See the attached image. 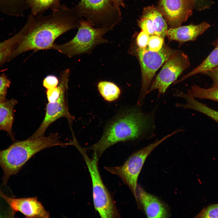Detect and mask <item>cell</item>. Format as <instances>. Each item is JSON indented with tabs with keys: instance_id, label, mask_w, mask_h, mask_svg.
I'll list each match as a JSON object with an SVG mask.
<instances>
[{
	"instance_id": "6da1fadb",
	"label": "cell",
	"mask_w": 218,
	"mask_h": 218,
	"mask_svg": "<svg viewBox=\"0 0 218 218\" xmlns=\"http://www.w3.org/2000/svg\"><path fill=\"white\" fill-rule=\"evenodd\" d=\"M52 10L47 15L31 14L29 16L21 30L19 41L5 62L28 51L51 49L55 41L60 35L79 27L81 18L73 8L60 5Z\"/></svg>"
},
{
	"instance_id": "7a4b0ae2",
	"label": "cell",
	"mask_w": 218,
	"mask_h": 218,
	"mask_svg": "<svg viewBox=\"0 0 218 218\" xmlns=\"http://www.w3.org/2000/svg\"><path fill=\"white\" fill-rule=\"evenodd\" d=\"M154 116L153 112L145 113L136 108L120 114L107 124L101 138L90 147L93 155L99 159L115 144L142 137L153 129Z\"/></svg>"
},
{
	"instance_id": "3957f363",
	"label": "cell",
	"mask_w": 218,
	"mask_h": 218,
	"mask_svg": "<svg viewBox=\"0 0 218 218\" xmlns=\"http://www.w3.org/2000/svg\"><path fill=\"white\" fill-rule=\"evenodd\" d=\"M55 146L65 147L66 143L61 141L58 134L51 133L34 139L15 142L7 148L0 150V166L5 185L10 177L16 174L33 156L45 149Z\"/></svg>"
},
{
	"instance_id": "277c9868",
	"label": "cell",
	"mask_w": 218,
	"mask_h": 218,
	"mask_svg": "<svg viewBox=\"0 0 218 218\" xmlns=\"http://www.w3.org/2000/svg\"><path fill=\"white\" fill-rule=\"evenodd\" d=\"M93 27L110 31L121 20L120 7L114 0H81L73 8Z\"/></svg>"
},
{
	"instance_id": "5b68a950",
	"label": "cell",
	"mask_w": 218,
	"mask_h": 218,
	"mask_svg": "<svg viewBox=\"0 0 218 218\" xmlns=\"http://www.w3.org/2000/svg\"><path fill=\"white\" fill-rule=\"evenodd\" d=\"M78 30L75 37L64 44H54L51 49L71 58L90 52L96 45L107 41L103 38L110 31L104 28L93 27L86 20L81 18Z\"/></svg>"
},
{
	"instance_id": "8992f818",
	"label": "cell",
	"mask_w": 218,
	"mask_h": 218,
	"mask_svg": "<svg viewBox=\"0 0 218 218\" xmlns=\"http://www.w3.org/2000/svg\"><path fill=\"white\" fill-rule=\"evenodd\" d=\"M176 130L160 139L133 153L122 165L105 167L107 171L118 176L130 189L138 203L137 196V181L139 175L147 157L159 145L166 140L177 133Z\"/></svg>"
},
{
	"instance_id": "52a82bcc",
	"label": "cell",
	"mask_w": 218,
	"mask_h": 218,
	"mask_svg": "<svg viewBox=\"0 0 218 218\" xmlns=\"http://www.w3.org/2000/svg\"><path fill=\"white\" fill-rule=\"evenodd\" d=\"M78 150L82 155L90 173L95 210L101 218L119 217L120 215L114 200L101 178L98 168L99 158L94 155L91 158L89 157L86 150L81 147Z\"/></svg>"
},
{
	"instance_id": "ba28073f",
	"label": "cell",
	"mask_w": 218,
	"mask_h": 218,
	"mask_svg": "<svg viewBox=\"0 0 218 218\" xmlns=\"http://www.w3.org/2000/svg\"><path fill=\"white\" fill-rule=\"evenodd\" d=\"M177 50L163 45L157 51L139 48L138 58L141 67L142 86L137 104L140 105L149 93L150 84L157 71Z\"/></svg>"
},
{
	"instance_id": "9c48e42d",
	"label": "cell",
	"mask_w": 218,
	"mask_h": 218,
	"mask_svg": "<svg viewBox=\"0 0 218 218\" xmlns=\"http://www.w3.org/2000/svg\"><path fill=\"white\" fill-rule=\"evenodd\" d=\"M190 65L187 56L183 52L177 51L165 62L150 86L149 93L157 89L159 94H164L169 86Z\"/></svg>"
},
{
	"instance_id": "30bf717a",
	"label": "cell",
	"mask_w": 218,
	"mask_h": 218,
	"mask_svg": "<svg viewBox=\"0 0 218 218\" xmlns=\"http://www.w3.org/2000/svg\"><path fill=\"white\" fill-rule=\"evenodd\" d=\"M195 8L193 0H159L158 7L170 28L181 26Z\"/></svg>"
},
{
	"instance_id": "8fae6325",
	"label": "cell",
	"mask_w": 218,
	"mask_h": 218,
	"mask_svg": "<svg viewBox=\"0 0 218 218\" xmlns=\"http://www.w3.org/2000/svg\"><path fill=\"white\" fill-rule=\"evenodd\" d=\"M68 81L69 79L65 81L58 99L54 102H48L47 104L43 120L39 127L29 138L34 139L44 136L48 127L60 118H66L70 123L73 121L74 117L69 112L66 100Z\"/></svg>"
},
{
	"instance_id": "7c38bea8",
	"label": "cell",
	"mask_w": 218,
	"mask_h": 218,
	"mask_svg": "<svg viewBox=\"0 0 218 218\" xmlns=\"http://www.w3.org/2000/svg\"><path fill=\"white\" fill-rule=\"evenodd\" d=\"M0 197L9 206L13 216L19 212L27 218L50 217L49 213L36 197L13 198L7 196L1 190L0 191Z\"/></svg>"
},
{
	"instance_id": "4fadbf2b",
	"label": "cell",
	"mask_w": 218,
	"mask_h": 218,
	"mask_svg": "<svg viewBox=\"0 0 218 218\" xmlns=\"http://www.w3.org/2000/svg\"><path fill=\"white\" fill-rule=\"evenodd\" d=\"M142 30L149 35H155L164 38L168 30L167 23L157 7L153 6L144 8L138 21Z\"/></svg>"
},
{
	"instance_id": "5bb4252c",
	"label": "cell",
	"mask_w": 218,
	"mask_h": 218,
	"mask_svg": "<svg viewBox=\"0 0 218 218\" xmlns=\"http://www.w3.org/2000/svg\"><path fill=\"white\" fill-rule=\"evenodd\" d=\"M137 204L143 209L148 218H167L169 216L167 206L156 197L150 194L141 187L137 189Z\"/></svg>"
},
{
	"instance_id": "9a60e30c",
	"label": "cell",
	"mask_w": 218,
	"mask_h": 218,
	"mask_svg": "<svg viewBox=\"0 0 218 218\" xmlns=\"http://www.w3.org/2000/svg\"><path fill=\"white\" fill-rule=\"evenodd\" d=\"M210 26L206 22L200 24L170 28L168 29L166 36L170 41L180 42L195 40L200 35L208 29Z\"/></svg>"
},
{
	"instance_id": "2e32d148",
	"label": "cell",
	"mask_w": 218,
	"mask_h": 218,
	"mask_svg": "<svg viewBox=\"0 0 218 218\" xmlns=\"http://www.w3.org/2000/svg\"><path fill=\"white\" fill-rule=\"evenodd\" d=\"M17 103L14 99L0 102V129L6 131L13 141L15 140L12 132L14 108Z\"/></svg>"
},
{
	"instance_id": "e0dca14e",
	"label": "cell",
	"mask_w": 218,
	"mask_h": 218,
	"mask_svg": "<svg viewBox=\"0 0 218 218\" xmlns=\"http://www.w3.org/2000/svg\"><path fill=\"white\" fill-rule=\"evenodd\" d=\"M178 97L184 98L187 102L184 104L177 103L175 104L177 107L198 111L207 116L218 123V111L195 100L188 94L180 91L178 94Z\"/></svg>"
},
{
	"instance_id": "ac0fdd59",
	"label": "cell",
	"mask_w": 218,
	"mask_h": 218,
	"mask_svg": "<svg viewBox=\"0 0 218 218\" xmlns=\"http://www.w3.org/2000/svg\"><path fill=\"white\" fill-rule=\"evenodd\" d=\"M212 44L214 48L207 57L197 67L179 80L176 81L175 83L180 82L198 73L203 74L218 65V38Z\"/></svg>"
},
{
	"instance_id": "d6986e66",
	"label": "cell",
	"mask_w": 218,
	"mask_h": 218,
	"mask_svg": "<svg viewBox=\"0 0 218 218\" xmlns=\"http://www.w3.org/2000/svg\"><path fill=\"white\" fill-rule=\"evenodd\" d=\"M187 94L194 98L207 99L218 102V88L212 87L205 88L194 84L188 90Z\"/></svg>"
},
{
	"instance_id": "ffe728a7",
	"label": "cell",
	"mask_w": 218,
	"mask_h": 218,
	"mask_svg": "<svg viewBox=\"0 0 218 218\" xmlns=\"http://www.w3.org/2000/svg\"><path fill=\"white\" fill-rule=\"evenodd\" d=\"M100 94L104 98L108 101H115L121 94L120 88L114 84L107 81H101L98 84Z\"/></svg>"
},
{
	"instance_id": "44dd1931",
	"label": "cell",
	"mask_w": 218,
	"mask_h": 218,
	"mask_svg": "<svg viewBox=\"0 0 218 218\" xmlns=\"http://www.w3.org/2000/svg\"><path fill=\"white\" fill-rule=\"evenodd\" d=\"M21 33L19 31L12 38L0 42V64H2L19 41Z\"/></svg>"
},
{
	"instance_id": "7402d4cb",
	"label": "cell",
	"mask_w": 218,
	"mask_h": 218,
	"mask_svg": "<svg viewBox=\"0 0 218 218\" xmlns=\"http://www.w3.org/2000/svg\"><path fill=\"white\" fill-rule=\"evenodd\" d=\"M56 0H28L29 8L31 14L37 15L41 14L48 9H51Z\"/></svg>"
},
{
	"instance_id": "603a6c76",
	"label": "cell",
	"mask_w": 218,
	"mask_h": 218,
	"mask_svg": "<svg viewBox=\"0 0 218 218\" xmlns=\"http://www.w3.org/2000/svg\"><path fill=\"white\" fill-rule=\"evenodd\" d=\"M197 218H218V203L205 207L195 216Z\"/></svg>"
},
{
	"instance_id": "cb8c5ba5",
	"label": "cell",
	"mask_w": 218,
	"mask_h": 218,
	"mask_svg": "<svg viewBox=\"0 0 218 218\" xmlns=\"http://www.w3.org/2000/svg\"><path fill=\"white\" fill-rule=\"evenodd\" d=\"M164 43V38L155 35H152L148 42V49L152 51H158L162 48Z\"/></svg>"
},
{
	"instance_id": "d4e9b609",
	"label": "cell",
	"mask_w": 218,
	"mask_h": 218,
	"mask_svg": "<svg viewBox=\"0 0 218 218\" xmlns=\"http://www.w3.org/2000/svg\"><path fill=\"white\" fill-rule=\"evenodd\" d=\"M10 84V80L5 74L0 75V102L7 100L6 95Z\"/></svg>"
},
{
	"instance_id": "484cf974",
	"label": "cell",
	"mask_w": 218,
	"mask_h": 218,
	"mask_svg": "<svg viewBox=\"0 0 218 218\" xmlns=\"http://www.w3.org/2000/svg\"><path fill=\"white\" fill-rule=\"evenodd\" d=\"M12 3L15 12L21 11L28 7V0H0V3Z\"/></svg>"
},
{
	"instance_id": "4316f807",
	"label": "cell",
	"mask_w": 218,
	"mask_h": 218,
	"mask_svg": "<svg viewBox=\"0 0 218 218\" xmlns=\"http://www.w3.org/2000/svg\"><path fill=\"white\" fill-rule=\"evenodd\" d=\"M59 80L56 76L49 75L47 76L43 80V86L47 90L51 89L58 86Z\"/></svg>"
},
{
	"instance_id": "83f0119b",
	"label": "cell",
	"mask_w": 218,
	"mask_h": 218,
	"mask_svg": "<svg viewBox=\"0 0 218 218\" xmlns=\"http://www.w3.org/2000/svg\"><path fill=\"white\" fill-rule=\"evenodd\" d=\"M149 35L147 33L142 30L139 33L136 41L139 48H146L148 45Z\"/></svg>"
},
{
	"instance_id": "f1b7e54d",
	"label": "cell",
	"mask_w": 218,
	"mask_h": 218,
	"mask_svg": "<svg viewBox=\"0 0 218 218\" xmlns=\"http://www.w3.org/2000/svg\"><path fill=\"white\" fill-rule=\"evenodd\" d=\"M203 74L209 77L213 81L212 87L218 88V65Z\"/></svg>"
},
{
	"instance_id": "f546056e",
	"label": "cell",
	"mask_w": 218,
	"mask_h": 218,
	"mask_svg": "<svg viewBox=\"0 0 218 218\" xmlns=\"http://www.w3.org/2000/svg\"><path fill=\"white\" fill-rule=\"evenodd\" d=\"M194 2L195 8L198 10L205 9L208 7L209 5L207 2V0H193Z\"/></svg>"
},
{
	"instance_id": "4dcf8cb0",
	"label": "cell",
	"mask_w": 218,
	"mask_h": 218,
	"mask_svg": "<svg viewBox=\"0 0 218 218\" xmlns=\"http://www.w3.org/2000/svg\"><path fill=\"white\" fill-rule=\"evenodd\" d=\"M60 1H61V0H56L55 3L53 7L51 8L52 10L55 9L59 6V5H60Z\"/></svg>"
}]
</instances>
